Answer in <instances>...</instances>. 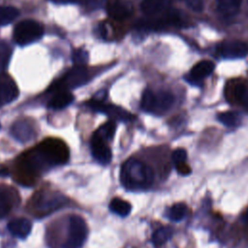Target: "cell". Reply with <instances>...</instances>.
<instances>
[{"instance_id":"cell-1","label":"cell","mask_w":248,"mask_h":248,"mask_svg":"<svg viewBox=\"0 0 248 248\" xmlns=\"http://www.w3.org/2000/svg\"><path fill=\"white\" fill-rule=\"evenodd\" d=\"M68 159V150L64 143L55 140H46L26 157V165L31 170L62 164Z\"/></svg>"},{"instance_id":"cell-2","label":"cell","mask_w":248,"mask_h":248,"mask_svg":"<svg viewBox=\"0 0 248 248\" xmlns=\"http://www.w3.org/2000/svg\"><path fill=\"white\" fill-rule=\"evenodd\" d=\"M120 179L122 184L130 190H142L152 184L154 173L149 166L138 159L131 158L122 165Z\"/></svg>"},{"instance_id":"cell-3","label":"cell","mask_w":248,"mask_h":248,"mask_svg":"<svg viewBox=\"0 0 248 248\" xmlns=\"http://www.w3.org/2000/svg\"><path fill=\"white\" fill-rule=\"evenodd\" d=\"M174 97L170 92L159 91L154 93L150 89H146L142 93L140 106L145 111L155 114H164L172 106Z\"/></svg>"},{"instance_id":"cell-4","label":"cell","mask_w":248,"mask_h":248,"mask_svg":"<svg viewBox=\"0 0 248 248\" xmlns=\"http://www.w3.org/2000/svg\"><path fill=\"white\" fill-rule=\"evenodd\" d=\"M44 34V27L39 22L26 19L17 23L14 29V40L19 46L29 45L39 40Z\"/></svg>"},{"instance_id":"cell-5","label":"cell","mask_w":248,"mask_h":248,"mask_svg":"<svg viewBox=\"0 0 248 248\" xmlns=\"http://www.w3.org/2000/svg\"><path fill=\"white\" fill-rule=\"evenodd\" d=\"M87 236V226L85 221L78 215H73L69 219L68 235L64 243V248H80Z\"/></svg>"},{"instance_id":"cell-6","label":"cell","mask_w":248,"mask_h":248,"mask_svg":"<svg viewBox=\"0 0 248 248\" xmlns=\"http://www.w3.org/2000/svg\"><path fill=\"white\" fill-rule=\"evenodd\" d=\"M88 80V71L84 66H75L61 79L54 83L51 89L56 91L68 90L83 85Z\"/></svg>"},{"instance_id":"cell-7","label":"cell","mask_w":248,"mask_h":248,"mask_svg":"<svg viewBox=\"0 0 248 248\" xmlns=\"http://www.w3.org/2000/svg\"><path fill=\"white\" fill-rule=\"evenodd\" d=\"M67 200L58 193L42 192L34 198V208L43 214L49 213L65 205Z\"/></svg>"},{"instance_id":"cell-8","label":"cell","mask_w":248,"mask_h":248,"mask_svg":"<svg viewBox=\"0 0 248 248\" xmlns=\"http://www.w3.org/2000/svg\"><path fill=\"white\" fill-rule=\"evenodd\" d=\"M87 107L91 109L102 112L107 114L108 116L111 117L112 119H118L121 121H130L135 118V116L129 112L128 110L124 109L121 107H117L115 105H109L104 103V101L93 99L87 103Z\"/></svg>"},{"instance_id":"cell-9","label":"cell","mask_w":248,"mask_h":248,"mask_svg":"<svg viewBox=\"0 0 248 248\" xmlns=\"http://www.w3.org/2000/svg\"><path fill=\"white\" fill-rule=\"evenodd\" d=\"M18 96V89L14 79L6 75H0V106L7 105Z\"/></svg>"},{"instance_id":"cell-10","label":"cell","mask_w":248,"mask_h":248,"mask_svg":"<svg viewBox=\"0 0 248 248\" xmlns=\"http://www.w3.org/2000/svg\"><path fill=\"white\" fill-rule=\"evenodd\" d=\"M91 153L100 164L107 165L111 160V151L108 142L93 134L91 138Z\"/></svg>"},{"instance_id":"cell-11","label":"cell","mask_w":248,"mask_h":248,"mask_svg":"<svg viewBox=\"0 0 248 248\" xmlns=\"http://www.w3.org/2000/svg\"><path fill=\"white\" fill-rule=\"evenodd\" d=\"M108 14L116 20H124L133 15V6L129 1L113 0L108 4Z\"/></svg>"},{"instance_id":"cell-12","label":"cell","mask_w":248,"mask_h":248,"mask_svg":"<svg viewBox=\"0 0 248 248\" xmlns=\"http://www.w3.org/2000/svg\"><path fill=\"white\" fill-rule=\"evenodd\" d=\"M221 55L225 58H241L247 55L248 46L240 41L225 42L219 46Z\"/></svg>"},{"instance_id":"cell-13","label":"cell","mask_w":248,"mask_h":248,"mask_svg":"<svg viewBox=\"0 0 248 248\" xmlns=\"http://www.w3.org/2000/svg\"><path fill=\"white\" fill-rule=\"evenodd\" d=\"M170 4V0H143L140 4V9L147 16H155L167 12Z\"/></svg>"},{"instance_id":"cell-14","label":"cell","mask_w":248,"mask_h":248,"mask_svg":"<svg viewBox=\"0 0 248 248\" xmlns=\"http://www.w3.org/2000/svg\"><path fill=\"white\" fill-rule=\"evenodd\" d=\"M13 137L20 141V142H26L31 140L35 137V131L33 127L24 120H20L16 122L11 129Z\"/></svg>"},{"instance_id":"cell-15","label":"cell","mask_w":248,"mask_h":248,"mask_svg":"<svg viewBox=\"0 0 248 248\" xmlns=\"http://www.w3.org/2000/svg\"><path fill=\"white\" fill-rule=\"evenodd\" d=\"M32 229L31 222L26 218H16L9 222L8 230L10 232L19 238H25L29 235Z\"/></svg>"},{"instance_id":"cell-16","label":"cell","mask_w":248,"mask_h":248,"mask_svg":"<svg viewBox=\"0 0 248 248\" xmlns=\"http://www.w3.org/2000/svg\"><path fill=\"white\" fill-rule=\"evenodd\" d=\"M215 65L209 60H202L197 63L190 72V79L194 82L202 80L204 78L210 76L214 71Z\"/></svg>"},{"instance_id":"cell-17","label":"cell","mask_w":248,"mask_h":248,"mask_svg":"<svg viewBox=\"0 0 248 248\" xmlns=\"http://www.w3.org/2000/svg\"><path fill=\"white\" fill-rule=\"evenodd\" d=\"M16 202V195L5 186H0V218L7 216Z\"/></svg>"},{"instance_id":"cell-18","label":"cell","mask_w":248,"mask_h":248,"mask_svg":"<svg viewBox=\"0 0 248 248\" xmlns=\"http://www.w3.org/2000/svg\"><path fill=\"white\" fill-rule=\"evenodd\" d=\"M74 101V96L68 90L56 91L50 100L48 107L53 109H61L68 107Z\"/></svg>"},{"instance_id":"cell-19","label":"cell","mask_w":248,"mask_h":248,"mask_svg":"<svg viewBox=\"0 0 248 248\" xmlns=\"http://www.w3.org/2000/svg\"><path fill=\"white\" fill-rule=\"evenodd\" d=\"M216 6L218 12L224 16H232L238 12L241 0H216Z\"/></svg>"},{"instance_id":"cell-20","label":"cell","mask_w":248,"mask_h":248,"mask_svg":"<svg viewBox=\"0 0 248 248\" xmlns=\"http://www.w3.org/2000/svg\"><path fill=\"white\" fill-rule=\"evenodd\" d=\"M131 208H132L131 204L128 202H126L120 198L112 199L109 203V209L113 213H115L121 217L127 216L131 212Z\"/></svg>"},{"instance_id":"cell-21","label":"cell","mask_w":248,"mask_h":248,"mask_svg":"<svg viewBox=\"0 0 248 248\" xmlns=\"http://www.w3.org/2000/svg\"><path fill=\"white\" fill-rule=\"evenodd\" d=\"M172 235V229L170 227L159 228L152 235V242L155 247L159 248L164 245Z\"/></svg>"},{"instance_id":"cell-22","label":"cell","mask_w":248,"mask_h":248,"mask_svg":"<svg viewBox=\"0 0 248 248\" xmlns=\"http://www.w3.org/2000/svg\"><path fill=\"white\" fill-rule=\"evenodd\" d=\"M187 212H188L187 205L185 203L178 202L169 208V210L167 212V216L171 221L177 222V221L184 219L187 215Z\"/></svg>"},{"instance_id":"cell-23","label":"cell","mask_w":248,"mask_h":248,"mask_svg":"<svg viewBox=\"0 0 248 248\" xmlns=\"http://www.w3.org/2000/svg\"><path fill=\"white\" fill-rule=\"evenodd\" d=\"M115 129H116V125L114 123V121H108L106 124L102 125L95 133L94 135L99 137L100 139H102L103 140L108 142L109 140H112L114 133H115Z\"/></svg>"},{"instance_id":"cell-24","label":"cell","mask_w":248,"mask_h":248,"mask_svg":"<svg viewBox=\"0 0 248 248\" xmlns=\"http://www.w3.org/2000/svg\"><path fill=\"white\" fill-rule=\"evenodd\" d=\"M19 11L12 6L0 7V25H7L17 17Z\"/></svg>"},{"instance_id":"cell-25","label":"cell","mask_w":248,"mask_h":248,"mask_svg":"<svg viewBox=\"0 0 248 248\" xmlns=\"http://www.w3.org/2000/svg\"><path fill=\"white\" fill-rule=\"evenodd\" d=\"M234 97L246 109H248V87L244 83H238L234 87Z\"/></svg>"},{"instance_id":"cell-26","label":"cell","mask_w":248,"mask_h":248,"mask_svg":"<svg viewBox=\"0 0 248 248\" xmlns=\"http://www.w3.org/2000/svg\"><path fill=\"white\" fill-rule=\"evenodd\" d=\"M218 120L228 126V127H232L237 124V122L239 121V115L234 112V111H226V112H222L218 114Z\"/></svg>"},{"instance_id":"cell-27","label":"cell","mask_w":248,"mask_h":248,"mask_svg":"<svg viewBox=\"0 0 248 248\" xmlns=\"http://www.w3.org/2000/svg\"><path fill=\"white\" fill-rule=\"evenodd\" d=\"M72 58L75 66H84L88 61V53L83 49H77L73 52Z\"/></svg>"},{"instance_id":"cell-28","label":"cell","mask_w":248,"mask_h":248,"mask_svg":"<svg viewBox=\"0 0 248 248\" xmlns=\"http://www.w3.org/2000/svg\"><path fill=\"white\" fill-rule=\"evenodd\" d=\"M171 159H172V162H173L174 166L186 163V160H187V152H186V150L183 149V148L175 149L172 152Z\"/></svg>"},{"instance_id":"cell-29","label":"cell","mask_w":248,"mask_h":248,"mask_svg":"<svg viewBox=\"0 0 248 248\" xmlns=\"http://www.w3.org/2000/svg\"><path fill=\"white\" fill-rule=\"evenodd\" d=\"M9 56H10V49L8 46H6L5 44L0 45V64L2 68L6 67L9 61Z\"/></svg>"},{"instance_id":"cell-30","label":"cell","mask_w":248,"mask_h":248,"mask_svg":"<svg viewBox=\"0 0 248 248\" xmlns=\"http://www.w3.org/2000/svg\"><path fill=\"white\" fill-rule=\"evenodd\" d=\"M177 172L180 173L181 175H188L191 173V168L187 165V163H183V164H180V165H177V166H174Z\"/></svg>"},{"instance_id":"cell-31","label":"cell","mask_w":248,"mask_h":248,"mask_svg":"<svg viewBox=\"0 0 248 248\" xmlns=\"http://www.w3.org/2000/svg\"><path fill=\"white\" fill-rule=\"evenodd\" d=\"M106 0H85L84 4L87 5V7L89 9H96V8H100Z\"/></svg>"},{"instance_id":"cell-32","label":"cell","mask_w":248,"mask_h":248,"mask_svg":"<svg viewBox=\"0 0 248 248\" xmlns=\"http://www.w3.org/2000/svg\"><path fill=\"white\" fill-rule=\"evenodd\" d=\"M189 5H190V7L193 10H195L197 12L202 10V0H190L189 1Z\"/></svg>"},{"instance_id":"cell-33","label":"cell","mask_w":248,"mask_h":248,"mask_svg":"<svg viewBox=\"0 0 248 248\" xmlns=\"http://www.w3.org/2000/svg\"><path fill=\"white\" fill-rule=\"evenodd\" d=\"M58 3H84L85 0H52Z\"/></svg>"},{"instance_id":"cell-34","label":"cell","mask_w":248,"mask_h":248,"mask_svg":"<svg viewBox=\"0 0 248 248\" xmlns=\"http://www.w3.org/2000/svg\"><path fill=\"white\" fill-rule=\"evenodd\" d=\"M242 220L244 221V223L246 224V225H248V208L245 210V212L243 213V215H242Z\"/></svg>"}]
</instances>
